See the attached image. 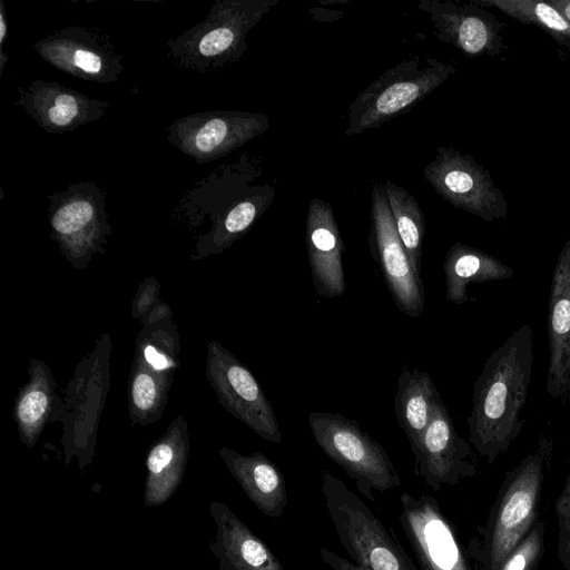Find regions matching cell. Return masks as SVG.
Returning a JSON list of instances; mask_svg holds the SVG:
<instances>
[{
	"label": "cell",
	"mask_w": 570,
	"mask_h": 570,
	"mask_svg": "<svg viewBox=\"0 0 570 570\" xmlns=\"http://www.w3.org/2000/svg\"><path fill=\"white\" fill-rule=\"evenodd\" d=\"M533 362V331L523 324L490 354L474 382L468 441L490 464L508 452L524 425L521 411Z\"/></svg>",
	"instance_id": "obj_1"
},
{
	"label": "cell",
	"mask_w": 570,
	"mask_h": 570,
	"mask_svg": "<svg viewBox=\"0 0 570 570\" xmlns=\"http://www.w3.org/2000/svg\"><path fill=\"white\" fill-rule=\"evenodd\" d=\"M261 168L247 154L235 163L218 166L198 181L177 204L176 213L198 227L208 220V233L197 237L194 258L200 259L229 248L253 227L271 206L275 188L255 185Z\"/></svg>",
	"instance_id": "obj_2"
},
{
	"label": "cell",
	"mask_w": 570,
	"mask_h": 570,
	"mask_svg": "<svg viewBox=\"0 0 570 570\" xmlns=\"http://www.w3.org/2000/svg\"><path fill=\"white\" fill-rule=\"evenodd\" d=\"M544 480L543 458L524 456L507 471L495 501L466 554L476 570H497L538 520V507Z\"/></svg>",
	"instance_id": "obj_3"
},
{
	"label": "cell",
	"mask_w": 570,
	"mask_h": 570,
	"mask_svg": "<svg viewBox=\"0 0 570 570\" xmlns=\"http://www.w3.org/2000/svg\"><path fill=\"white\" fill-rule=\"evenodd\" d=\"M278 1L216 0L204 20L166 43L168 58L197 72L237 62L247 50V33Z\"/></svg>",
	"instance_id": "obj_4"
},
{
	"label": "cell",
	"mask_w": 570,
	"mask_h": 570,
	"mask_svg": "<svg viewBox=\"0 0 570 570\" xmlns=\"http://www.w3.org/2000/svg\"><path fill=\"white\" fill-rule=\"evenodd\" d=\"M321 488L340 542L354 563L366 570H417L381 520L342 480L323 471Z\"/></svg>",
	"instance_id": "obj_5"
},
{
	"label": "cell",
	"mask_w": 570,
	"mask_h": 570,
	"mask_svg": "<svg viewBox=\"0 0 570 570\" xmlns=\"http://www.w3.org/2000/svg\"><path fill=\"white\" fill-rule=\"evenodd\" d=\"M455 72L454 65L425 57L403 60L384 71L350 105L345 136L381 127L409 111Z\"/></svg>",
	"instance_id": "obj_6"
},
{
	"label": "cell",
	"mask_w": 570,
	"mask_h": 570,
	"mask_svg": "<svg viewBox=\"0 0 570 570\" xmlns=\"http://www.w3.org/2000/svg\"><path fill=\"white\" fill-rule=\"evenodd\" d=\"M307 423L315 443L346 472L366 499L374 501V490L385 492L401 485L383 446L355 420L340 413L311 412Z\"/></svg>",
	"instance_id": "obj_7"
},
{
	"label": "cell",
	"mask_w": 570,
	"mask_h": 570,
	"mask_svg": "<svg viewBox=\"0 0 570 570\" xmlns=\"http://www.w3.org/2000/svg\"><path fill=\"white\" fill-rule=\"evenodd\" d=\"M50 236L71 265L83 268L105 252L111 233L106 194L95 181L76 183L48 196Z\"/></svg>",
	"instance_id": "obj_8"
},
{
	"label": "cell",
	"mask_w": 570,
	"mask_h": 570,
	"mask_svg": "<svg viewBox=\"0 0 570 570\" xmlns=\"http://www.w3.org/2000/svg\"><path fill=\"white\" fill-rule=\"evenodd\" d=\"M430 186L455 208L490 223L508 217V202L490 171L473 156L440 146L434 159L423 169Z\"/></svg>",
	"instance_id": "obj_9"
},
{
	"label": "cell",
	"mask_w": 570,
	"mask_h": 570,
	"mask_svg": "<svg viewBox=\"0 0 570 570\" xmlns=\"http://www.w3.org/2000/svg\"><path fill=\"white\" fill-rule=\"evenodd\" d=\"M271 126L267 115L238 110L203 111L186 115L167 127V139L197 164L225 157L264 134Z\"/></svg>",
	"instance_id": "obj_10"
},
{
	"label": "cell",
	"mask_w": 570,
	"mask_h": 570,
	"mask_svg": "<svg viewBox=\"0 0 570 570\" xmlns=\"http://www.w3.org/2000/svg\"><path fill=\"white\" fill-rule=\"evenodd\" d=\"M206 376L220 405L266 441L279 444L283 434L262 385L252 372L216 341L207 347Z\"/></svg>",
	"instance_id": "obj_11"
},
{
	"label": "cell",
	"mask_w": 570,
	"mask_h": 570,
	"mask_svg": "<svg viewBox=\"0 0 570 570\" xmlns=\"http://www.w3.org/2000/svg\"><path fill=\"white\" fill-rule=\"evenodd\" d=\"M371 247L396 307L416 318L425 306L424 286L397 235L383 184L371 195Z\"/></svg>",
	"instance_id": "obj_12"
},
{
	"label": "cell",
	"mask_w": 570,
	"mask_h": 570,
	"mask_svg": "<svg viewBox=\"0 0 570 570\" xmlns=\"http://www.w3.org/2000/svg\"><path fill=\"white\" fill-rule=\"evenodd\" d=\"M400 521L422 570H472L455 528L435 498L400 497Z\"/></svg>",
	"instance_id": "obj_13"
},
{
	"label": "cell",
	"mask_w": 570,
	"mask_h": 570,
	"mask_svg": "<svg viewBox=\"0 0 570 570\" xmlns=\"http://www.w3.org/2000/svg\"><path fill=\"white\" fill-rule=\"evenodd\" d=\"M35 49L52 67L88 81L115 82L125 70L109 37L83 26L51 32L38 40Z\"/></svg>",
	"instance_id": "obj_14"
},
{
	"label": "cell",
	"mask_w": 570,
	"mask_h": 570,
	"mask_svg": "<svg viewBox=\"0 0 570 570\" xmlns=\"http://www.w3.org/2000/svg\"><path fill=\"white\" fill-rule=\"evenodd\" d=\"M417 7L432 21L433 35L469 58L498 57L505 50L503 30L507 24L472 0L466 3L420 0Z\"/></svg>",
	"instance_id": "obj_15"
},
{
	"label": "cell",
	"mask_w": 570,
	"mask_h": 570,
	"mask_svg": "<svg viewBox=\"0 0 570 570\" xmlns=\"http://www.w3.org/2000/svg\"><path fill=\"white\" fill-rule=\"evenodd\" d=\"M414 472L434 491L454 485L478 473L471 443L461 438L441 401L417 446L412 450Z\"/></svg>",
	"instance_id": "obj_16"
},
{
	"label": "cell",
	"mask_w": 570,
	"mask_h": 570,
	"mask_svg": "<svg viewBox=\"0 0 570 570\" xmlns=\"http://www.w3.org/2000/svg\"><path fill=\"white\" fill-rule=\"evenodd\" d=\"M17 105L48 134H66L101 118L110 104L55 81L33 80L18 88Z\"/></svg>",
	"instance_id": "obj_17"
},
{
	"label": "cell",
	"mask_w": 570,
	"mask_h": 570,
	"mask_svg": "<svg viewBox=\"0 0 570 570\" xmlns=\"http://www.w3.org/2000/svg\"><path fill=\"white\" fill-rule=\"evenodd\" d=\"M306 250L317 294L325 298L345 293L343 254L345 245L330 203L313 198L306 216Z\"/></svg>",
	"instance_id": "obj_18"
},
{
	"label": "cell",
	"mask_w": 570,
	"mask_h": 570,
	"mask_svg": "<svg viewBox=\"0 0 570 570\" xmlns=\"http://www.w3.org/2000/svg\"><path fill=\"white\" fill-rule=\"evenodd\" d=\"M549 366L546 390L552 399L567 393L570 372V237L557 258L548 302Z\"/></svg>",
	"instance_id": "obj_19"
},
{
	"label": "cell",
	"mask_w": 570,
	"mask_h": 570,
	"mask_svg": "<svg viewBox=\"0 0 570 570\" xmlns=\"http://www.w3.org/2000/svg\"><path fill=\"white\" fill-rule=\"evenodd\" d=\"M216 530L209 549L220 570H284L282 562L225 503L213 501Z\"/></svg>",
	"instance_id": "obj_20"
},
{
	"label": "cell",
	"mask_w": 570,
	"mask_h": 570,
	"mask_svg": "<svg viewBox=\"0 0 570 570\" xmlns=\"http://www.w3.org/2000/svg\"><path fill=\"white\" fill-rule=\"evenodd\" d=\"M218 453L232 476L262 513L273 519L284 513L288 503L285 480L273 461L262 452L245 455L225 446Z\"/></svg>",
	"instance_id": "obj_21"
},
{
	"label": "cell",
	"mask_w": 570,
	"mask_h": 570,
	"mask_svg": "<svg viewBox=\"0 0 570 570\" xmlns=\"http://www.w3.org/2000/svg\"><path fill=\"white\" fill-rule=\"evenodd\" d=\"M189 452L187 423L176 417L163 436L149 449L144 488V503L156 508L165 504L181 483Z\"/></svg>",
	"instance_id": "obj_22"
},
{
	"label": "cell",
	"mask_w": 570,
	"mask_h": 570,
	"mask_svg": "<svg viewBox=\"0 0 570 570\" xmlns=\"http://www.w3.org/2000/svg\"><path fill=\"white\" fill-rule=\"evenodd\" d=\"M441 401L429 373L406 366L402 370L394 395V410L412 450L417 446Z\"/></svg>",
	"instance_id": "obj_23"
},
{
	"label": "cell",
	"mask_w": 570,
	"mask_h": 570,
	"mask_svg": "<svg viewBox=\"0 0 570 570\" xmlns=\"http://www.w3.org/2000/svg\"><path fill=\"white\" fill-rule=\"evenodd\" d=\"M443 272L445 298L458 305L470 301L469 284L510 279L514 275L509 265L491 254L459 242L449 248Z\"/></svg>",
	"instance_id": "obj_24"
},
{
	"label": "cell",
	"mask_w": 570,
	"mask_h": 570,
	"mask_svg": "<svg viewBox=\"0 0 570 570\" xmlns=\"http://www.w3.org/2000/svg\"><path fill=\"white\" fill-rule=\"evenodd\" d=\"M29 382L23 385L14 404V419L23 444L33 446L53 412L56 382L46 364L31 360Z\"/></svg>",
	"instance_id": "obj_25"
},
{
	"label": "cell",
	"mask_w": 570,
	"mask_h": 570,
	"mask_svg": "<svg viewBox=\"0 0 570 570\" xmlns=\"http://www.w3.org/2000/svg\"><path fill=\"white\" fill-rule=\"evenodd\" d=\"M173 372L158 371L135 354L129 377V413L141 425L161 417L168 401Z\"/></svg>",
	"instance_id": "obj_26"
},
{
	"label": "cell",
	"mask_w": 570,
	"mask_h": 570,
	"mask_svg": "<svg viewBox=\"0 0 570 570\" xmlns=\"http://www.w3.org/2000/svg\"><path fill=\"white\" fill-rule=\"evenodd\" d=\"M387 203L397 235L414 269L421 274L425 219L416 199L403 187L386 180Z\"/></svg>",
	"instance_id": "obj_27"
},
{
	"label": "cell",
	"mask_w": 570,
	"mask_h": 570,
	"mask_svg": "<svg viewBox=\"0 0 570 570\" xmlns=\"http://www.w3.org/2000/svg\"><path fill=\"white\" fill-rule=\"evenodd\" d=\"M483 8H495L508 17L547 32L559 46L570 48V21L548 1L472 0Z\"/></svg>",
	"instance_id": "obj_28"
},
{
	"label": "cell",
	"mask_w": 570,
	"mask_h": 570,
	"mask_svg": "<svg viewBox=\"0 0 570 570\" xmlns=\"http://www.w3.org/2000/svg\"><path fill=\"white\" fill-rule=\"evenodd\" d=\"M135 352L154 368L174 373L179 365V337L175 325L164 321L146 325L138 335Z\"/></svg>",
	"instance_id": "obj_29"
},
{
	"label": "cell",
	"mask_w": 570,
	"mask_h": 570,
	"mask_svg": "<svg viewBox=\"0 0 570 570\" xmlns=\"http://www.w3.org/2000/svg\"><path fill=\"white\" fill-rule=\"evenodd\" d=\"M544 523L537 520L497 570H535L544 551Z\"/></svg>",
	"instance_id": "obj_30"
},
{
	"label": "cell",
	"mask_w": 570,
	"mask_h": 570,
	"mask_svg": "<svg viewBox=\"0 0 570 570\" xmlns=\"http://www.w3.org/2000/svg\"><path fill=\"white\" fill-rule=\"evenodd\" d=\"M554 511L559 527L558 558L562 567L570 570V472L566 478L562 492L556 501Z\"/></svg>",
	"instance_id": "obj_31"
},
{
	"label": "cell",
	"mask_w": 570,
	"mask_h": 570,
	"mask_svg": "<svg viewBox=\"0 0 570 570\" xmlns=\"http://www.w3.org/2000/svg\"><path fill=\"white\" fill-rule=\"evenodd\" d=\"M160 286L155 278H146L139 287L134 299L132 316L139 318L149 311L154 302L157 299Z\"/></svg>",
	"instance_id": "obj_32"
},
{
	"label": "cell",
	"mask_w": 570,
	"mask_h": 570,
	"mask_svg": "<svg viewBox=\"0 0 570 570\" xmlns=\"http://www.w3.org/2000/svg\"><path fill=\"white\" fill-rule=\"evenodd\" d=\"M320 554L325 562L330 567L331 570H366L363 567L357 566L353 561H350L335 552L331 551L327 548H322L320 550Z\"/></svg>",
	"instance_id": "obj_33"
},
{
	"label": "cell",
	"mask_w": 570,
	"mask_h": 570,
	"mask_svg": "<svg viewBox=\"0 0 570 570\" xmlns=\"http://www.w3.org/2000/svg\"><path fill=\"white\" fill-rule=\"evenodd\" d=\"M8 37V23L7 14L3 1L0 2V76H2L4 66L9 60V57L3 50L6 39Z\"/></svg>",
	"instance_id": "obj_34"
},
{
	"label": "cell",
	"mask_w": 570,
	"mask_h": 570,
	"mask_svg": "<svg viewBox=\"0 0 570 570\" xmlns=\"http://www.w3.org/2000/svg\"><path fill=\"white\" fill-rule=\"evenodd\" d=\"M170 313L169 306L165 303L157 304L153 309L148 312V315L144 320V325H151L164 321Z\"/></svg>",
	"instance_id": "obj_35"
},
{
	"label": "cell",
	"mask_w": 570,
	"mask_h": 570,
	"mask_svg": "<svg viewBox=\"0 0 570 570\" xmlns=\"http://www.w3.org/2000/svg\"><path fill=\"white\" fill-rule=\"evenodd\" d=\"M548 2L570 21V0H549Z\"/></svg>",
	"instance_id": "obj_36"
},
{
	"label": "cell",
	"mask_w": 570,
	"mask_h": 570,
	"mask_svg": "<svg viewBox=\"0 0 570 570\" xmlns=\"http://www.w3.org/2000/svg\"><path fill=\"white\" fill-rule=\"evenodd\" d=\"M569 404H570V372H569V379H568V386H567V393H566Z\"/></svg>",
	"instance_id": "obj_37"
}]
</instances>
